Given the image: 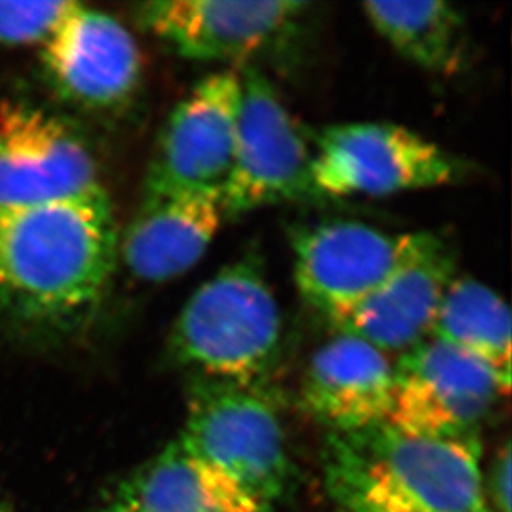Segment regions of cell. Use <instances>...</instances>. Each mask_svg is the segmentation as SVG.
Segmentation results:
<instances>
[{
	"label": "cell",
	"instance_id": "1",
	"mask_svg": "<svg viewBox=\"0 0 512 512\" xmlns=\"http://www.w3.org/2000/svg\"><path fill=\"white\" fill-rule=\"evenodd\" d=\"M120 237L102 188L78 198L0 206V312L32 324L87 314L112 279Z\"/></svg>",
	"mask_w": 512,
	"mask_h": 512
},
{
	"label": "cell",
	"instance_id": "2",
	"mask_svg": "<svg viewBox=\"0 0 512 512\" xmlns=\"http://www.w3.org/2000/svg\"><path fill=\"white\" fill-rule=\"evenodd\" d=\"M284 320L259 257L216 272L186 300L171 355L196 378L264 387L281 360Z\"/></svg>",
	"mask_w": 512,
	"mask_h": 512
},
{
	"label": "cell",
	"instance_id": "3",
	"mask_svg": "<svg viewBox=\"0 0 512 512\" xmlns=\"http://www.w3.org/2000/svg\"><path fill=\"white\" fill-rule=\"evenodd\" d=\"M478 436L406 435L387 423L337 433L327 474L368 479L426 512H488Z\"/></svg>",
	"mask_w": 512,
	"mask_h": 512
},
{
	"label": "cell",
	"instance_id": "4",
	"mask_svg": "<svg viewBox=\"0 0 512 512\" xmlns=\"http://www.w3.org/2000/svg\"><path fill=\"white\" fill-rule=\"evenodd\" d=\"M179 441L266 508L287 488L290 463L284 430L274 401L262 387L194 377Z\"/></svg>",
	"mask_w": 512,
	"mask_h": 512
},
{
	"label": "cell",
	"instance_id": "5",
	"mask_svg": "<svg viewBox=\"0 0 512 512\" xmlns=\"http://www.w3.org/2000/svg\"><path fill=\"white\" fill-rule=\"evenodd\" d=\"M464 165L420 133L393 123H340L315 140V196L383 198L458 183Z\"/></svg>",
	"mask_w": 512,
	"mask_h": 512
},
{
	"label": "cell",
	"instance_id": "6",
	"mask_svg": "<svg viewBox=\"0 0 512 512\" xmlns=\"http://www.w3.org/2000/svg\"><path fill=\"white\" fill-rule=\"evenodd\" d=\"M241 83L236 155L221 193L226 219L315 196L314 151L281 95L254 67L241 72Z\"/></svg>",
	"mask_w": 512,
	"mask_h": 512
},
{
	"label": "cell",
	"instance_id": "7",
	"mask_svg": "<svg viewBox=\"0 0 512 512\" xmlns=\"http://www.w3.org/2000/svg\"><path fill=\"white\" fill-rule=\"evenodd\" d=\"M387 423L406 435L466 438L509 388L478 358L430 337L393 367Z\"/></svg>",
	"mask_w": 512,
	"mask_h": 512
},
{
	"label": "cell",
	"instance_id": "8",
	"mask_svg": "<svg viewBox=\"0 0 512 512\" xmlns=\"http://www.w3.org/2000/svg\"><path fill=\"white\" fill-rule=\"evenodd\" d=\"M428 232L329 221L292 236L294 279L307 304L337 324L415 254Z\"/></svg>",
	"mask_w": 512,
	"mask_h": 512
},
{
	"label": "cell",
	"instance_id": "9",
	"mask_svg": "<svg viewBox=\"0 0 512 512\" xmlns=\"http://www.w3.org/2000/svg\"><path fill=\"white\" fill-rule=\"evenodd\" d=\"M241 72L203 78L176 105L151 161L145 194L223 193L236 155Z\"/></svg>",
	"mask_w": 512,
	"mask_h": 512
},
{
	"label": "cell",
	"instance_id": "10",
	"mask_svg": "<svg viewBox=\"0 0 512 512\" xmlns=\"http://www.w3.org/2000/svg\"><path fill=\"white\" fill-rule=\"evenodd\" d=\"M98 188L92 153L72 128L25 103L0 105V206L55 203Z\"/></svg>",
	"mask_w": 512,
	"mask_h": 512
},
{
	"label": "cell",
	"instance_id": "11",
	"mask_svg": "<svg viewBox=\"0 0 512 512\" xmlns=\"http://www.w3.org/2000/svg\"><path fill=\"white\" fill-rule=\"evenodd\" d=\"M309 7L300 0H155L138 15L183 57L236 63L276 44Z\"/></svg>",
	"mask_w": 512,
	"mask_h": 512
},
{
	"label": "cell",
	"instance_id": "12",
	"mask_svg": "<svg viewBox=\"0 0 512 512\" xmlns=\"http://www.w3.org/2000/svg\"><path fill=\"white\" fill-rule=\"evenodd\" d=\"M42 45L50 83L68 102L98 110L120 107L140 87V49L112 15L75 2Z\"/></svg>",
	"mask_w": 512,
	"mask_h": 512
},
{
	"label": "cell",
	"instance_id": "13",
	"mask_svg": "<svg viewBox=\"0 0 512 512\" xmlns=\"http://www.w3.org/2000/svg\"><path fill=\"white\" fill-rule=\"evenodd\" d=\"M455 277V251L443 237L428 232L423 246L334 327L385 355H403L430 339Z\"/></svg>",
	"mask_w": 512,
	"mask_h": 512
},
{
	"label": "cell",
	"instance_id": "14",
	"mask_svg": "<svg viewBox=\"0 0 512 512\" xmlns=\"http://www.w3.org/2000/svg\"><path fill=\"white\" fill-rule=\"evenodd\" d=\"M224 219L219 194H145L120 241L121 259L140 281H173L203 259Z\"/></svg>",
	"mask_w": 512,
	"mask_h": 512
},
{
	"label": "cell",
	"instance_id": "15",
	"mask_svg": "<svg viewBox=\"0 0 512 512\" xmlns=\"http://www.w3.org/2000/svg\"><path fill=\"white\" fill-rule=\"evenodd\" d=\"M393 377L388 355L339 332L310 357L300 395L315 418L337 433H350L385 423Z\"/></svg>",
	"mask_w": 512,
	"mask_h": 512
},
{
	"label": "cell",
	"instance_id": "16",
	"mask_svg": "<svg viewBox=\"0 0 512 512\" xmlns=\"http://www.w3.org/2000/svg\"><path fill=\"white\" fill-rule=\"evenodd\" d=\"M105 512H271L221 469L174 441L116 491Z\"/></svg>",
	"mask_w": 512,
	"mask_h": 512
},
{
	"label": "cell",
	"instance_id": "17",
	"mask_svg": "<svg viewBox=\"0 0 512 512\" xmlns=\"http://www.w3.org/2000/svg\"><path fill=\"white\" fill-rule=\"evenodd\" d=\"M362 9L378 35L416 67L443 77L463 70L468 27L455 5L445 0H372Z\"/></svg>",
	"mask_w": 512,
	"mask_h": 512
},
{
	"label": "cell",
	"instance_id": "18",
	"mask_svg": "<svg viewBox=\"0 0 512 512\" xmlns=\"http://www.w3.org/2000/svg\"><path fill=\"white\" fill-rule=\"evenodd\" d=\"M431 337L488 365L511 390V310L496 290L473 277H455Z\"/></svg>",
	"mask_w": 512,
	"mask_h": 512
},
{
	"label": "cell",
	"instance_id": "19",
	"mask_svg": "<svg viewBox=\"0 0 512 512\" xmlns=\"http://www.w3.org/2000/svg\"><path fill=\"white\" fill-rule=\"evenodd\" d=\"M75 2H0V47L44 44Z\"/></svg>",
	"mask_w": 512,
	"mask_h": 512
},
{
	"label": "cell",
	"instance_id": "20",
	"mask_svg": "<svg viewBox=\"0 0 512 512\" xmlns=\"http://www.w3.org/2000/svg\"><path fill=\"white\" fill-rule=\"evenodd\" d=\"M327 478L330 491L348 512H426L392 489L368 479L343 474H327Z\"/></svg>",
	"mask_w": 512,
	"mask_h": 512
},
{
	"label": "cell",
	"instance_id": "21",
	"mask_svg": "<svg viewBox=\"0 0 512 512\" xmlns=\"http://www.w3.org/2000/svg\"><path fill=\"white\" fill-rule=\"evenodd\" d=\"M511 445L499 450L491 471V496L498 512H511L512 458Z\"/></svg>",
	"mask_w": 512,
	"mask_h": 512
},
{
	"label": "cell",
	"instance_id": "22",
	"mask_svg": "<svg viewBox=\"0 0 512 512\" xmlns=\"http://www.w3.org/2000/svg\"><path fill=\"white\" fill-rule=\"evenodd\" d=\"M0 512H5L4 509L0 508Z\"/></svg>",
	"mask_w": 512,
	"mask_h": 512
}]
</instances>
